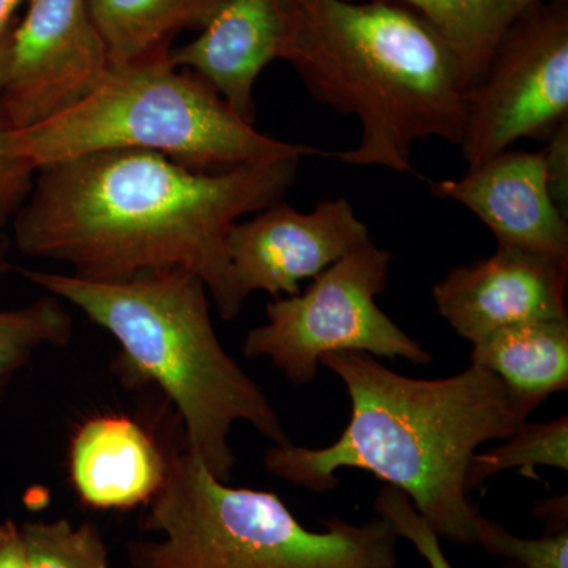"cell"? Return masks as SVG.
<instances>
[{"label":"cell","mask_w":568,"mask_h":568,"mask_svg":"<svg viewBox=\"0 0 568 568\" xmlns=\"http://www.w3.org/2000/svg\"><path fill=\"white\" fill-rule=\"evenodd\" d=\"M568 263L497 246L491 256L452 268L433 287L437 313L467 342L511 325L568 320Z\"/></svg>","instance_id":"obj_11"},{"label":"cell","mask_w":568,"mask_h":568,"mask_svg":"<svg viewBox=\"0 0 568 568\" xmlns=\"http://www.w3.org/2000/svg\"><path fill=\"white\" fill-rule=\"evenodd\" d=\"M284 61L317 102L361 122L355 148L327 152L338 162L407 173L417 141L462 142L469 91L457 58L402 3L294 0Z\"/></svg>","instance_id":"obj_3"},{"label":"cell","mask_w":568,"mask_h":568,"mask_svg":"<svg viewBox=\"0 0 568 568\" xmlns=\"http://www.w3.org/2000/svg\"><path fill=\"white\" fill-rule=\"evenodd\" d=\"M424 18L454 51L467 91L508 29L541 0H392Z\"/></svg>","instance_id":"obj_17"},{"label":"cell","mask_w":568,"mask_h":568,"mask_svg":"<svg viewBox=\"0 0 568 568\" xmlns=\"http://www.w3.org/2000/svg\"><path fill=\"white\" fill-rule=\"evenodd\" d=\"M0 568H28L20 526L11 519L0 521Z\"/></svg>","instance_id":"obj_25"},{"label":"cell","mask_w":568,"mask_h":568,"mask_svg":"<svg viewBox=\"0 0 568 568\" xmlns=\"http://www.w3.org/2000/svg\"><path fill=\"white\" fill-rule=\"evenodd\" d=\"M504 444L474 455L467 470L466 488L473 491L488 478L506 470L518 469L525 477L538 480L537 467L548 466L568 470V417L560 416L544 424L518 426L517 432L503 439Z\"/></svg>","instance_id":"obj_18"},{"label":"cell","mask_w":568,"mask_h":568,"mask_svg":"<svg viewBox=\"0 0 568 568\" xmlns=\"http://www.w3.org/2000/svg\"><path fill=\"white\" fill-rule=\"evenodd\" d=\"M294 0H223L200 37L170 51L245 122L256 121L253 89L265 67L286 55Z\"/></svg>","instance_id":"obj_13"},{"label":"cell","mask_w":568,"mask_h":568,"mask_svg":"<svg viewBox=\"0 0 568 568\" xmlns=\"http://www.w3.org/2000/svg\"><path fill=\"white\" fill-rule=\"evenodd\" d=\"M69 474L84 506L130 510L151 503L166 476L162 443L133 418H89L71 437Z\"/></svg>","instance_id":"obj_14"},{"label":"cell","mask_w":568,"mask_h":568,"mask_svg":"<svg viewBox=\"0 0 568 568\" xmlns=\"http://www.w3.org/2000/svg\"><path fill=\"white\" fill-rule=\"evenodd\" d=\"M26 0H0V36L13 24L14 13Z\"/></svg>","instance_id":"obj_26"},{"label":"cell","mask_w":568,"mask_h":568,"mask_svg":"<svg viewBox=\"0 0 568 568\" xmlns=\"http://www.w3.org/2000/svg\"><path fill=\"white\" fill-rule=\"evenodd\" d=\"M392 253L369 242L325 268L305 293L276 298L267 321L248 332L244 354L265 357L295 386L316 379L321 357L365 353L432 364L433 354L406 335L376 304L387 290Z\"/></svg>","instance_id":"obj_7"},{"label":"cell","mask_w":568,"mask_h":568,"mask_svg":"<svg viewBox=\"0 0 568 568\" xmlns=\"http://www.w3.org/2000/svg\"><path fill=\"white\" fill-rule=\"evenodd\" d=\"M164 426L166 476L142 528L126 545L132 568H399L387 519H324L306 529L274 491L230 487Z\"/></svg>","instance_id":"obj_5"},{"label":"cell","mask_w":568,"mask_h":568,"mask_svg":"<svg viewBox=\"0 0 568 568\" xmlns=\"http://www.w3.org/2000/svg\"><path fill=\"white\" fill-rule=\"evenodd\" d=\"M111 63L171 51L182 29H201L223 0H85Z\"/></svg>","instance_id":"obj_16"},{"label":"cell","mask_w":568,"mask_h":568,"mask_svg":"<svg viewBox=\"0 0 568 568\" xmlns=\"http://www.w3.org/2000/svg\"><path fill=\"white\" fill-rule=\"evenodd\" d=\"M11 28V26H10ZM10 28L0 36V89L6 85L10 65Z\"/></svg>","instance_id":"obj_27"},{"label":"cell","mask_w":568,"mask_h":568,"mask_svg":"<svg viewBox=\"0 0 568 568\" xmlns=\"http://www.w3.org/2000/svg\"><path fill=\"white\" fill-rule=\"evenodd\" d=\"M495 234L497 246L568 263L567 215L549 193L545 153L506 151L457 181L432 182Z\"/></svg>","instance_id":"obj_12"},{"label":"cell","mask_w":568,"mask_h":568,"mask_svg":"<svg viewBox=\"0 0 568 568\" xmlns=\"http://www.w3.org/2000/svg\"><path fill=\"white\" fill-rule=\"evenodd\" d=\"M37 170L10 152L9 130L0 129V227L13 222L31 193Z\"/></svg>","instance_id":"obj_23"},{"label":"cell","mask_w":568,"mask_h":568,"mask_svg":"<svg viewBox=\"0 0 568 568\" xmlns=\"http://www.w3.org/2000/svg\"><path fill=\"white\" fill-rule=\"evenodd\" d=\"M470 364L506 384L529 413L568 388V320L536 321L497 331L473 345Z\"/></svg>","instance_id":"obj_15"},{"label":"cell","mask_w":568,"mask_h":568,"mask_svg":"<svg viewBox=\"0 0 568 568\" xmlns=\"http://www.w3.org/2000/svg\"><path fill=\"white\" fill-rule=\"evenodd\" d=\"M320 365L345 384L351 418L332 446H272L264 467L295 487L324 495L339 469L368 470L405 493L436 536L477 547L480 514L467 499L466 478L477 448L503 440L529 410L484 366L470 364L443 379L392 372L375 355L332 353Z\"/></svg>","instance_id":"obj_2"},{"label":"cell","mask_w":568,"mask_h":568,"mask_svg":"<svg viewBox=\"0 0 568 568\" xmlns=\"http://www.w3.org/2000/svg\"><path fill=\"white\" fill-rule=\"evenodd\" d=\"M545 168L549 193L552 201L567 215L568 204V121L560 123L558 129L548 138L545 149Z\"/></svg>","instance_id":"obj_24"},{"label":"cell","mask_w":568,"mask_h":568,"mask_svg":"<svg viewBox=\"0 0 568 568\" xmlns=\"http://www.w3.org/2000/svg\"><path fill=\"white\" fill-rule=\"evenodd\" d=\"M29 282L80 308L121 346L112 368L123 386H156L175 407L183 443L222 481L235 455L231 429L252 425L274 446L290 444L264 388L226 353L215 334L203 280L182 267L142 272L121 283L21 268Z\"/></svg>","instance_id":"obj_4"},{"label":"cell","mask_w":568,"mask_h":568,"mask_svg":"<svg viewBox=\"0 0 568 568\" xmlns=\"http://www.w3.org/2000/svg\"><path fill=\"white\" fill-rule=\"evenodd\" d=\"M110 52L85 0H28L10 28L0 129H31L80 104L106 78Z\"/></svg>","instance_id":"obj_9"},{"label":"cell","mask_w":568,"mask_h":568,"mask_svg":"<svg viewBox=\"0 0 568 568\" xmlns=\"http://www.w3.org/2000/svg\"><path fill=\"white\" fill-rule=\"evenodd\" d=\"M368 226L345 197L298 212L278 201L231 226L227 257L242 297L256 291L278 297L301 293V283L372 242Z\"/></svg>","instance_id":"obj_10"},{"label":"cell","mask_w":568,"mask_h":568,"mask_svg":"<svg viewBox=\"0 0 568 568\" xmlns=\"http://www.w3.org/2000/svg\"><path fill=\"white\" fill-rule=\"evenodd\" d=\"M11 241L7 235L0 234V272L6 274L10 268L9 252L11 248Z\"/></svg>","instance_id":"obj_28"},{"label":"cell","mask_w":568,"mask_h":568,"mask_svg":"<svg viewBox=\"0 0 568 568\" xmlns=\"http://www.w3.org/2000/svg\"><path fill=\"white\" fill-rule=\"evenodd\" d=\"M20 529L28 568H111L110 552L95 523L26 521Z\"/></svg>","instance_id":"obj_20"},{"label":"cell","mask_w":568,"mask_h":568,"mask_svg":"<svg viewBox=\"0 0 568 568\" xmlns=\"http://www.w3.org/2000/svg\"><path fill=\"white\" fill-rule=\"evenodd\" d=\"M301 160L203 173L155 152L88 153L37 171L11 244L24 256L70 264L89 282L186 268L231 321L245 298L231 271L227 233L246 213L283 201Z\"/></svg>","instance_id":"obj_1"},{"label":"cell","mask_w":568,"mask_h":568,"mask_svg":"<svg viewBox=\"0 0 568 568\" xmlns=\"http://www.w3.org/2000/svg\"><path fill=\"white\" fill-rule=\"evenodd\" d=\"M10 152L36 168L88 153L133 149L168 156L203 173L248 164L327 155L257 132L170 52L112 63L102 84L80 104L31 129L9 132Z\"/></svg>","instance_id":"obj_6"},{"label":"cell","mask_w":568,"mask_h":568,"mask_svg":"<svg viewBox=\"0 0 568 568\" xmlns=\"http://www.w3.org/2000/svg\"><path fill=\"white\" fill-rule=\"evenodd\" d=\"M73 320L54 295L0 312V396L14 375L44 346H67Z\"/></svg>","instance_id":"obj_19"},{"label":"cell","mask_w":568,"mask_h":568,"mask_svg":"<svg viewBox=\"0 0 568 568\" xmlns=\"http://www.w3.org/2000/svg\"><path fill=\"white\" fill-rule=\"evenodd\" d=\"M2 275H3V272H0V276H2Z\"/></svg>","instance_id":"obj_29"},{"label":"cell","mask_w":568,"mask_h":568,"mask_svg":"<svg viewBox=\"0 0 568 568\" xmlns=\"http://www.w3.org/2000/svg\"><path fill=\"white\" fill-rule=\"evenodd\" d=\"M476 536L477 547L510 560L504 568H568V529L547 532L540 538H521L478 514Z\"/></svg>","instance_id":"obj_21"},{"label":"cell","mask_w":568,"mask_h":568,"mask_svg":"<svg viewBox=\"0 0 568 568\" xmlns=\"http://www.w3.org/2000/svg\"><path fill=\"white\" fill-rule=\"evenodd\" d=\"M376 517L387 519L396 536L410 541L429 568H454L440 547V538L418 515L409 497L390 485L381 488L373 504Z\"/></svg>","instance_id":"obj_22"},{"label":"cell","mask_w":568,"mask_h":568,"mask_svg":"<svg viewBox=\"0 0 568 568\" xmlns=\"http://www.w3.org/2000/svg\"><path fill=\"white\" fill-rule=\"evenodd\" d=\"M568 121V2L541 0L497 44L467 92L463 159L480 166L525 138L544 140Z\"/></svg>","instance_id":"obj_8"}]
</instances>
